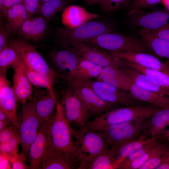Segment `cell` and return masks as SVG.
I'll use <instances>...</instances> for the list:
<instances>
[{
    "instance_id": "cell-1",
    "label": "cell",
    "mask_w": 169,
    "mask_h": 169,
    "mask_svg": "<svg viewBox=\"0 0 169 169\" xmlns=\"http://www.w3.org/2000/svg\"><path fill=\"white\" fill-rule=\"evenodd\" d=\"M82 43L109 53L133 51L155 55L143 40L136 35L110 32L100 35Z\"/></svg>"
},
{
    "instance_id": "cell-2",
    "label": "cell",
    "mask_w": 169,
    "mask_h": 169,
    "mask_svg": "<svg viewBox=\"0 0 169 169\" xmlns=\"http://www.w3.org/2000/svg\"><path fill=\"white\" fill-rule=\"evenodd\" d=\"M160 108L144 105L128 106L107 111L88 120L84 126L92 130L100 131L110 126L149 118Z\"/></svg>"
},
{
    "instance_id": "cell-3",
    "label": "cell",
    "mask_w": 169,
    "mask_h": 169,
    "mask_svg": "<svg viewBox=\"0 0 169 169\" xmlns=\"http://www.w3.org/2000/svg\"><path fill=\"white\" fill-rule=\"evenodd\" d=\"M115 30L108 21L93 19L75 28L59 27L56 30L54 38L59 46L65 48Z\"/></svg>"
},
{
    "instance_id": "cell-4",
    "label": "cell",
    "mask_w": 169,
    "mask_h": 169,
    "mask_svg": "<svg viewBox=\"0 0 169 169\" xmlns=\"http://www.w3.org/2000/svg\"><path fill=\"white\" fill-rule=\"evenodd\" d=\"M78 168L93 158L109 148L99 131L89 129L85 126L74 130Z\"/></svg>"
},
{
    "instance_id": "cell-5",
    "label": "cell",
    "mask_w": 169,
    "mask_h": 169,
    "mask_svg": "<svg viewBox=\"0 0 169 169\" xmlns=\"http://www.w3.org/2000/svg\"><path fill=\"white\" fill-rule=\"evenodd\" d=\"M74 131L65 116L62 105L58 101L50 127L51 143L56 148L70 155L77 161L76 146L73 139Z\"/></svg>"
},
{
    "instance_id": "cell-6",
    "label": "cell",
    "mask_w": 169,
    "mask_h": 169,
    "mask_svg": "<svg viewBox=\"0 0 169 169\" xmlns=\"http://www.w3.org/2000/svg\"><path fill=\"white\" fill-rule=\"evenodd\" d=\"M21 152L28 158L30 147L39 130V123L33 100L22 104L17 115Z\"/></svg>"
},
{
    "instance_id": "cell-7",
    "label": "cell",
    "mask_w": 169,
    "mask_h": 169,
    "mask_svg": "<svg viewBox=\"0 0 169 169\" xmlns=\"http://www.w3.org/2000/svg\"><path fill=\"white\" fill-rule=\"evenodd\" d=\"M63 78L67 86L84 106L90 115L96 117L110 110L116 105L103 100L90 88L73 77L64 75Z\"/></svg>"
},
{
    "instance_id": "cell-8",
    "label": "cell",
    "mask_w": 169,
    "mask_h": 169,
    "mask_svg": "<svg viewBox=\"0 0 169 169\" xmlns=\"http://www.w3.org/2000/svg\"><path fill=\"white\" fill-rule=\"evenodd\" d=\"M8 44L17 51L26 67L32 70L49 75L57 81L60 79V75L49 66L34 46L19 38L9 39Z\"/></svg>"
},
{
    "instance_id": "cell-9",
    "label": "cell",
    "mask_w": 169,
    "mask_h": 169,
    "mask_svg": "<svg viewBox=\"0 0 169 169\" xmlns=\"http://www.w3.org/2000/svg\"><path fill=\"white\" fill-rule=\"evenodd\" d=\"M148 118L116 125L99 131L110 148L138 138L143 133Z\"/></svg>"
},
{
    "instance_id": "cell-10",
    "label": "cell",
    "mask_w": 169,
    "mask_h": 169,
    "mask_svg": "<svg viewBox=\"0 0 169 169\" xmlns=\"http://www.w3.org/2000/svg\"><path fill=\"white\" fill-rule=\"evenodd\" d=\"M79 82L90 88L100 99L106 102L127 106L143 105L129 91L119 89L102 81L92 79Z\"/></svg>"
},
{
    "instance_id": "cell-11",
    "label": "cell",
    "mask_w": 169,
    "mask_h": 169,
    "mask_svg": "<svg viewBox=\"0 0 169 169\" xmlns=\"http://www.w3.org/2000/svg\"><path fill=\"white\" fill-rule=\"evenodd\" d=\"M127 14V22L133 28L156 30L169 25V10L166 9L136 11Z\"/></svg>"
},
{
    "instance_id": "cell-12",
    "label": "cell",
    "mask_w": 169,
    "mask_h": 169,
    "mask_svg": "<svg viewBox=\"0 0 169 169\" xmlns=\"http://www.w3.org/2000/svg\"><path fill=\"white\" fill-rule=\"evenodd\" d=\"M62 92L60 103L67 120L70 124L84 127L90 115L87 110L68 86Z\"/></svg>"
},
{
    "instance_id": "cell-13",
    "label": "cell",
    "mask_w": 169,
    "mask_h": 169,
    "mask_svg": "<svg viewBox=\"0 0 169 169\" xmlns=\"http://www.w3.org/2000/svg\"><path fill=\"white\" fill-rule=\"evenodd\" d=\"M54 114L41 127L31 145L27 158L29 169H41L43 157L51 141L50 129Z\"/></svg>"
},
{
    "instance_id": "cell-14",
    "label": "cell",
    "mask_w": 169,
    "mask_h": 169,
    "mask_svg": "<svg viewBox=\"0 0 169 169\" xmlns=\"http://www.w3.org/2000/svg\"><path fill=\"white\" fill-rule=\"evenodd\" d=\"M66 48L74 50L84 59L102 68L113 66L120 68L125 63L122 59L110 53L91 47L82 43L75 44Z\"/></svg>"
},
{
    "instance_id": "cell-15",
    "label": "cell",
    "mask_w": 169,
    "mask_h": 169,
    "mask_svg": "<svg viewBox=\"0 0 169 169\" xmlns=\"http://www.w3.org/2000/svg\"><path fill=\"white\" fill-rule=\"evenodd\" d=\"M6 74L0 73V110L8 116L18 132L19 125L17 114L18 102Z\"/></svg>"
},
{
    "instance_id": "cell-16",
    "label": "cell",
    "mask_w": 169,
    "mask_h": 169,
    "mask_svg": "<svg viewBox=\"0 0 169 169\" xmlns=\"http://www.w3.org/2000/svg\"><path fill=\"white\" fill-rule=\"evenodd\" d=\"M77 161L54 147L51 141L43 157L41 169H78Z\"/></svg>"
},
{
    "instance_id": "cell-17",
    "label": "cell",
    "mask_w": 169,
    "mask_h": 169,
    "mask_svg": "<svg viewBox=\"0 0 169 169\" xmlns=\"http://www.w3.org/2000/svg\"><path fill=\"white\" fill-rule=\"evenodd\" d=\"M63 49L51 52V59L58 73L73 77L76 66L83 59L73 50L69 48Z\"/></svg>"
},
{
    "instance_id": "cell-18",
    "label": "cell",
    "mask_w": 169,
    "mask_h": 169,
    "mask_svg": "<svg viewBox=\"0 0 169 169\" xmlns=\"http://www.w3.org/2000/svg\"><path fill=\"white\" fill-rule=\"evenodd\" d=\"M13 91L18 102L25 104L33 98L32 84L25 73L24 63L21 60L18 65L13 68Z\"/></svg>"
},
{
    "instance_id": "cell-19",
    "label": "cell",
    "mask_w": 169,
    "mask_h": 169,
    "mask_svg": "<svg viewBox=\"0 0 169 169\" xmlns=\"http://www.w3.org/2000/svg\"><path fill=\"white\" fill-rule=\"evenodd\" d=\"M47 22L39 16L28 18L22 24L17 32L19 39L25 40H41L48 33Z\"/></svg>"
},
{
    "instance_id": "cell-20",
    "label": "cell",
    "mask_w": 169,
    "mask_h": 169,
    "mask_svg": "<svg viewBox=\"0 0 169 169\" xmlns=\"http://www.w3.org/2000/svg\"><path fill=\"white\" fill-rule=\"evenodd\" d=\"M35 111L39 123V129L54 114L57 99L54 98L46 89H38L33 92Z\"/></svg>"
},
{
    "instance_id": "cell-21",
    "label": "cell",
    "mask_w": 169,
    "mask_h": 169,
    "mask_svg": "<svg viewBox=\"0 0 169 169\" xmlns=\"http://www.w3.org/2000/svg\"><path fill=\"white\" fill-rule=\"evenodd\" d=\"M112 55L143 67L162 72L169 76V69L164 63L152 54L128 51L110 53Z\"/></svg>"
},
{
    "instance_id": "cell-22",
    "label": "cell",
    "mask_w": 169,
    "mask_h": 169,
    "mask_svg": "<svg viewBox=\"0 0 169 169\" xmlns=\"http://www.w3.org/2000/svg\"><path fill=\"white\" fill-rule=\"evenodd\" d=\"M161 136L149 137L142 134L134 140L112 146L109 149L110 154L117 164L118 167L121 162L126 157Z\"/></svg>"
},
{
    "instance_id": "cell-23",
    "label": "cell",
    "mask_w": 169,
    "mask_h": 169,
    "mask_svg": "<svg viewBox=\"0 0 169 169\" xmlns=\"http://www.w3.org/2000/svg\"><path fill=\"white\" fill-rule=\"evenodd\" d=\"M99 17L96 13L89 12L82 7L73 5L68 6L63 11L61 20L65 27L75 28Z\"/></svg>"
},
{
    "instance_id": "cell-24",
    "label": "cell",
    "mask_w": 169,
    "mask_h": 169,
    "mask_svg": "<svg viewBox=\"0 0 169 169\" xmlns=\"http://www.w3.org/2000/svg\"><path fill=\"white\" fill-rule=\"evenodd\" d=\"M120 68L126 74L132 83L141 88L169 97V90L163 87L151 76L127 65L125 62Z\"/></svg>"
},
{
    "instance_id": "cell-25",
    "label": "cell",
    "mask_w": 169,
    "mask_h": 169,
    "mask_svg": "<svg viewBox=\"0 0 169 169\" xmlns=\"http://www.w3.org/2000/svg\"><path fill=\"white\" fill-rule=\"evenodd\" d=\"M169 126V107L160 108L147 119L142 134L149 137L161 136Z\"/></svg>"
},
{
    "instance_id": "cell-26",
    "label": "cell",
    "mask_w": 169,
    "mask_h": 169,
    "mask_svg": "<svg viewBox=\"0 0 169 169\" xmlns=\"http://www.w3.org/2000/svg\"><path fill=\"white\" fill-rule=\"evenodd\" d=\"M95 79L105 82L119 89L129 91L131 81L121 69L108 66L103 68L99 76Z\"/></svg>"
},
{
    "instance_id": "cell-27",
    "label": "cell",
    "mask_w": 169,
    "mask_h": 169,
    "mask_svg": "<svg viewBox=\"0 0 169 169\" xmlns=\"http://www.w3.org/2000/svg\"><path fill=\"white\" fill-rule=\"evenodd\" d=\"M137 100L159 108L169 107V97L141 88L131 81L129 91Z\"/></svg>"
},
{
    "instance_id": "cell-28",
    "label": "cell",
    "mask_w": 169,
    "mask_h": 169,
    "mask_svg": "<svg viewBox=\"0 0 169 169\" xmlns=\"http://www.w3.org/2000/svg\"><path fill=\"white\" fill-rule=\"evenodd\" d=\"M136 32L156 55L169 59V42L156 37L147 29H139Z\"/></svg>"
},
{
    "instance_id": "cell-29",
    "label": "cell",
    "mask_w": 169,
    "mask_h": 169,
    "mask_svg": "<svg viewBox=\"0 0 169 169\" xmlns=\"http://www.w3.org/2000/svg\"><path fill=\"white\" fill-rule=\"evenodd\" d=\"M5 17V29L10 34L17 32L24 21L28 17L27 11L23 3L14 4L9 8Z\"/></svg>"
},
{
    "instance_id": "cell-30",
    "label": "cell",
    "mask_w": 169,
    "mask_h": 169,
    "mask_svg": "<svg viewBox=\"0 0 169 169\" xmlns=\"http://www.w3.org/2000/svg\"><path fill=\"white\" fill-rule=\"evenodd\" d=\"M103 68L83 59L76 66L73 77L80 82L94 79L99 76Z\"/></svg>"
},
{
    "instance_id": "cell-31",
    "label": "cell",
    "mask_w": 169,
    "mask_h": 169,
    "mask_svg": "<svg viewBox=\"0 0 169 169\" xmlns=\"http://www.w3.org/2000/svg\"><path fill=\"white\" fill-rule=\"evenodd\" d=\"M24 66L26 75L32 85L46 89L57 99L53 88L54 83L57 82L55 79L47 74L32 70Z\"/></svg>"
},
{
    "instance_id": "cell-32",
    "label": "cell",
    "mask_w": 169,
    "mask_h": 169,
    "mask_svg": "<svg viewBox=\"0 0 169 169\" xmlns=\"http://www.w3.org/2000/svg\"><path fill=\"white\" fill-rule=\"evenodd\" d=\"M109 149L102 152L80 166L79 169H115L118 165L110 156Z\"/></svg>"
},
{
    "instance_id": "cell-33",
    "label": "cell",
    "mask_w": 169,
    "mask_h": 169,
    "mask_svg": "<svg viewBox=\"0 0 169 169\" xmlns=\"http://www.w3.org/2000/svg\"><path fill=\"white\" fill-rule=\"evenodd\" d=\"M67 0H49L40 4L36 13L47 22L68 6Z\"/></svg>"
},
{
    "instance_id": "cell-34",
    "label": "cell",
    "mask_w": 169,
    "mask_h": 169,
    "mask_svg": "<svg viewBox=\"0 0 169 169\" xmlns=\"http://www.w3.org/2000/svg\"><path fill=\"white\" fill-rule=\"evenodd\" d=\"M21 61L17 51L9 45L0 51V73H6L8 69L13 68Z\"/></svg>"
},
{
    "instance_id": "cell-35",
    "label": "cell",
    "mask_w": 169,
    "mask_h": 169,
    "mask_svg": "<svg viewBox=\"0 0 169 169\" xmlns=\"http://www.w3.org/2000/svg\"><path fill=\"white\" fill-rule=\"evenodd\" d=\"M126 64L156 80L163 87L169 90V76L160 71L146 68L135 63L125 61Z\"/></svg>"
},
{
    "instance_id": "cell-36",
    "label": "cell",
    "mask_w": 169,
    "mask_h": 169,
    "mask_svg": "<svg viewBox=\"0 0 169 169\" xmlns=\"http://www.w3.org/2000/svg\"><path fill=\"white\" fill-rule=\"evenodd\" d=\"M167 141L165 139L162 140L152 148L124 166L122 169H139L155 153L162 147Z\"/></svg>"
},
{
    "instance_id": "cell-37",
    "label": "cell",
    "mask_w": 169,
    "mask_h": 169,
    "mask_svg": "<svg viewBox=\"0 0 169 169\" xmlns=\"http://www.w3.org/2000/svg\"><path fill=\"white\" fill-rule=\"evenodd\" d=\"M167 141L164 145L155 153L139 169H156L163 162L169 150V144Z\"/></svg>"
},
{
    "instance_id": "cell-38",
    "label": "cell",
    "mask_w": 169,
    "mask_h": 169,
    "mask_svg": "<svg viewBox=\"0 0 169 169\" xmlns=\"http://www.w3.org/2000/svg\"><path fill=\"white\" fill-rule=\"evenodd\" d=\"M132 0H104L99 5L104 13H110L124 9L130 4Z\"/></svg>"
},
{
    "instance_id": "cell-39",
    "label": "cell",
    "mask_w": 169,
    "mask_h": 169,
    "mask_svg": "<svg viewBox=\"0 0 169 169\" xmlns=\"http://www.w3.org/2000/svg\"><path fill=\"white\" fill-rule=\"evenodd\" d=\"M162 0H132L124 9L127 13L151 8L161 2Z\"/></svg>"
},
{
    "instance_id": "cell-40",
    "label": "cell",
    "mask_w": 169,
    "mask_h": 169,
    "mask_svg": "<svg viewBox=\"0 0 169 169\" xmlns=\"http://www.w3.org/2000/svg\"><path fill=\"white\" fill-rule=\"evenodd\" d=\"M20 140L18 133L5 142L0 143V152L10 155L18 153Z\"/></svg>"
},
{
    "instance_id": "cell-41",
    "label": "cell",
    "mask_w": 169,
    "mask_h": 169,
    "mask_svg": "<svg viewBox=\"0 0 169 169\" xmlns=\"http://www.w3.org/2000/svg\"><path fill=\"white\" fill-rule=\"evenodd\" d=\"M12 169H29L28 160L25 155L22 152L9 155Z\"/></svg>"
},
{
    "instance_id": "cell-42",
    "label": "cell",
    "mask_w": 169,
    "mask_h": 169,
    "mask_svg": "<svg viewBox=\"0 0 169 169\" xmlns=\"http://www.w3.org/2000/svg\"><path fill=\"white\" fill-rule=\"evenodd\" d=\"M23 4L27 11L28 17L36 13L40 3L38 0H23Z\"/></svg>"
},
{
    "instance_id": "cell-43",
    "label": "cell",
    "mask_w": 169,
    "mask_h": 169,
    "mask_svg": "<svg viewBox=\"0 0 169 169\" xmlns=\"http://www.w3.org/2000/svg\"><path fill=\"white\" fill-rule=\"evenodd\" d=\"M17 133L13 125L8 126L0 131V143L10 139Z\"/></svg>"
},
{
    "instance_id": "cell-44",
    "label": "cell",
    "mask_w": 169,
    "mask_h": 169,
    "mask_svg": "<svg viewBox=\"0 0 169 169\" xmlns=\"http://www.w3.org/2000/svg\"><path fill=\"white\" fill-rule=\"evenodd\" d=\"M0 20V51L9 46L8 37L10 35L6 31L4 26Z\"/></svg>"
},
{
    "instance_id": "cell-45",
    "label": "cell",
    "mask_w": 169,
    "mask_h": 169,
    "mask_svg": "<svg viewBox=\"0 0 169 169\" xmlns=\"http://www.w3.org/2000/svg\"><path fill=\"white\" fill-rule=\"evenodd\" d=\"M149 30L156 37L169 42V25L157 29Z\"/></svg>"
},
{
    "instance_id": "cell-46",
    "label": "cell",
    "mask_w": 169,
    "mask_h": 169,
    "mask_svg": "<svg viewBox=\"0 0 169 169\" xmlns=\"http://www.w3.org/2000/svg\"><path fill=\"white\" fill-rule=\"evenodd\" d=\"M0 169H11L10 156L8 154L0 152Z\"/></svg>"
},
{
    "instance_id": "cell-47",
    "label": "cell",
    "mask_w": 169,
    "mask_h": 169,
    "mask_svg": "<svg viewBox=\"0 0 169 169\" xmlns=\"http://www.w3.org/2000/svg\"><path fill=\"white\" fill-rule=\"evenodd\" d=\"M20 3H23V0H4L5 9L3 15L5 17L8 9L13 5Z\"/></svg>"
},
{
    "instance_id": "cell-48",
    "label": "cell",
    "mask_w": 169,
    "mask_h": 169,
    "mask_svg": "<svg viewBox=\"0 0 169 169\" xmlns=\"http://www.w3.org/2000/svg\"><path fill=\"white\" fill-rule=\"evenodd\" d=\"M156 169H169V150L167 152L163 162Z\"/></svg>"
},
{
    "instance_id": "cell-49",
    "label": "cell",
    "mask_w": 169,
    "mask_h": 169,
    "mask_svg": "<svg viewBox=\"0 0 169 169\" xmlns=\"http://www.w3.org/2000/svg\"><path fill=\"white\" fill-rule=\"evenodd\" d=\"M0 120L4 122L8 126L13 125L8 116L1 110H0Z\"/></svg>"
},
{
    "instance_id": "cell-50",
    "label": "cell",
    "mask_w": 169,
    "mask_h": 169,
    "mask_svg": "<svg viewBox=\"0 0 169 169\" xmlns=\"http://www.w3.org/2000/svg\"><path fill=\"white\" fill-rule=\"evenodd\" d=\"M104 0H84L85 2L87 4L92 6L96 4H99Z\"/></svg>"
},
{
    "instance_id": "cell-51",
    "label": "cell",
    "mask_w": 169,
    "mask_h": 169,
    "mask_svg": "<svg viewBox=\"0 0 169 169\" xmlns=\"http://www.w3.org/2000/svg\"><path fill=\"white\" fill-rule=\"evenodd\" d=\"M5 9L4 0H0V12L3 15Z\"/></svg>"
},
{
    "instance_id": "cell-52",
    "label": "cell",
    "mask_w": 169,
    "mask_h": 169,
    "mask_svg": "<svg viewBox=\"0 0 169 169\" xmlns=\"http://www.w3.org/2000/svg\"><path fill=\"white\" fill-rule=\"evenodd\" d=\"M8 126H8L6 123L1 120H0V131L6 128Z\"/></svg>"
},
{
    "instance_id": "cell-53",
    "label": "cell",
    "mask_w": 169,
    "mask_h": 169,
    "mask_svg": "<svg viewBox=\"0 0 169 169\" xmlns=\"http://www.w3.org/2000/svg\"><path fill=\"white\" fill-rule=\"evenodd\" d=\"M161 3L164 6L166 9L169 10V0H162Z\"/></svg>"
},
{
    "instance_id": "cell-54",
    "label": "cell",
    "mask_w": 169,
    "mask_h": 169,
    "mask_svg": "<svg viewBox=\"0 0 169 169\" xmlns=\"http://www.w3.org/2000/svg\"><path fill=\"white\" fill-rule=\"evenodd\" d=\"M163 137L164 139L169 141V127L168 129L165 131L163 135Z\"/></svg>"
},
{
    "instance_id": "cell-55",
    "label": "cell",
    "mask_w": 169,
    "mask_h": 169,
    "mask_svg": "<svg viewBox=\"0 0 169 169\" xmlns=\"http://www.w3.org/2000/svg\"><path fill=\"white\" fill-rule=\"evenodd\" d=\"M166 67L169 69V59H167L164 63Z\"/></svg>"
},
{
    "instance_id": "cell-56",
    "label": "cell",
    "mask_w": 169,
    "mask_h": 169,
    "mask_svg": "<svg viewBox=\"0 0 169 169\" xmlns=\"http://www.w3.org/2000/svg\"><path fill=\"white\" fill-rule=\"evenodd\" d=\"M49 0H38L40 4Z\"/></svg>"
},
{
    "instance_id": "cell-57",
    "label": "cell",
    "mask_w": 169,
    "mask_h": 169,
    "mask_svg": "<svg viewBox=\"0 0 169 169\" xmlns=\"http://www.w3.org/2000/svg\"></svg>"
}]
</instances>
